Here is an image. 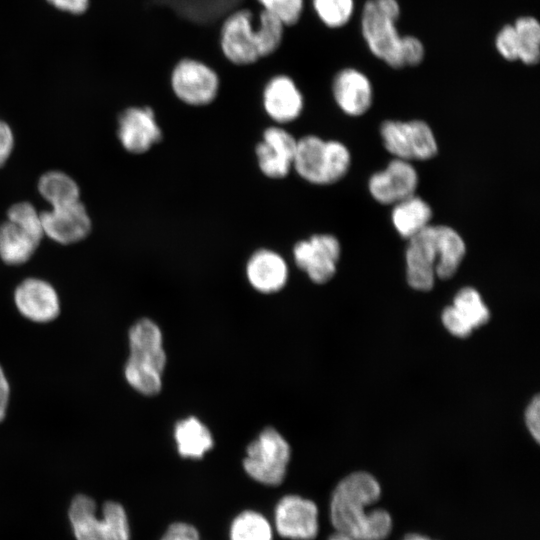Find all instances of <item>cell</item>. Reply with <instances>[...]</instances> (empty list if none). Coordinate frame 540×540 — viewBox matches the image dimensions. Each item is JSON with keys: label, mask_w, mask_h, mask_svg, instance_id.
<instances>
[{"label": "cell", "mask_w": 540, "mask_h": 540, "mask_svg": "<svg viewBox=\"0 0 540 540\" xmlns=\"http://www.w3.org/2000/svg\"><path fill=\"white\" fill-rule=\"evenodd\" d=\"M377 480L366 472H354L335 487L330 502V520L336 532L353 540H384L392 530L390 514L371 509L380 498Z\"/></svg>", "instance_id": "6da1fadb"}, {"label": "cell", "mask_w": 540, "mask_h": 540, "mask_svg": "<svg viewBox=\"0 0 540 540\" xmlns=\"http://www.w3.org/2000/svg\"><path fill=\"white\" fill-rule=\"evenodd\" d=\"M466 254L461 235L447 225H429L408 239L405 251L406 278L413 289L429 291L436 277L454 276Z\"/></svg>", "instance_id": "7a4b0ae2"}, {"label": "cell", "mask_w": 540, "mask_h": 540, "mask_svg": "<svg viewBox=\"0 0 540 540\" xmlns=\"http://www.w3.org/2000/svg\"><path fill=\"white\" fill-rule=\"evenodd\" d=\"M128 338L130 356L124 368L125 378L137 392L156 395L161 390L166 363L161 330L144 318L130 328Z\"/></svg>", "instance_id": "3957f363"}, {"label": "cell", "mask_w": 540, "mask_h": 540, "mask_svg": "<svg viewBox=\"0 0 540 540\" xmlns=\"http://www.w3.org/2000/svg\"><path fill=\"white\" fill-rule=\"evenodd\" d=\"M350 164V152L340 141L323 140L315 135L297 140L292 168L309 183H336L347 174Z\"/></svg>", "instance_id": "277c9868"}, {"label": "cell", "mask_w": 540, "mask_h": 540, "mask_svg": "<svg viewBox=\"0 0 540 540\" xmlns=\"http://www.w3.org/2000/svg\"><path fill=\"white\" fill-rule=\"evenodd\" d=\"M95 501L86 495H76L68 516L76 540H130L128 517L123 506L105 502L102 516L96 515Z\"/></svg>", "instance_id": "5b68a950"}, {"label": "cell", "mask_w": 540, "mask_h": 540, "mask_svg": "<svg viewBox=\"0 0 540 540\" xmlns=\"http://www.w3.org/2000/svg\"><path fill=\"white\" fill-rule=\"evenodd\" d=\"M290 455V446L284 437L267 427L248 445L243 467L257 482L277 486L285 478Z\"/></svg>", "instance_id": "8992f818"}, {"label": "cell", "mask_w": 540, "mask_h": 540, "mask_svg": "<svg viewBox=\"0 0 540 540\" xmlns=\"http://www.w3.org/2000/svg\"><path fill=\"white\" fill-rule=\"evenodd\" d=\"M380 134L385 149L394 158L425 161L438 152L435 135L423 120H386L381 124Z\"/></svg>", "instance_id": "52a82bcc"}, {"label": "cell", "mask_w": 540, "mask_h": 540, "mask_svg": "<svg viewBox=\"0 0 540 540\" xmlns=\"http://www.w3.org/2000/svg\"><path fill=\"white\" fill-rule=\"evenodd\" d=\"M170 84L174 95L191 106H205L218 96L220 78L205 62L195 58H182L174 65Z\"/></svg>", "instance_id": "ba28073f"}, {"label": "cell", "mask_w": 540, "mask_h": 540, "mask_svg": "<svg viewBox=\"0 0 540 540\" xmlns=\"http://www.w3.org/2000/svg\"><path fill=\"white\" fill-rule=\"evenodd\" d=\"M397 20L382 12L374 0H367L361 13V32L371 51L378 59L394 69L403 68L401 43Z\"/></svg>", "instance_id": "9c48e42d"}, {"label": "cell", "mask_w": 540, "mask_h": 540, "mask_svg": "<svg viewBox=\"0 0 540 540\" xmlns=\"http://www.w3.org/2000/svg\"><path fill=\"white\" fill-rule=\"evenodd\" d=\"M219 45L231 64L245 66L261 59L257 27L251 11L239 9L225 18L219 32Z\"/></svg>", "instance_id": "30bf717a"}, {"label": "cell", "mask_w": 540, "mask_h": 540, "mask_svg": "<svg viewBox=\"0 0 540 540\" xmlns=\"http://www.w3.org/2000/svg\"><path fill=\"white\" fill-rule=\"evenodd\" d=\"M341 256L339 240L331 234H315L294 245L295 264L310 280L324 284L332 279Z\"/></svg>", "instance_id": "8fae6325"}, {"label": "cell", "mask_w": 540, "mask_h": 540, "mask_svg": "<svg viewBox=\"0 0 540 540\" xmlns=\"http://www.w3.org/2000/svg\"><path fill=\"white\" fill-rule=\"evenodd\" d=\"M418 183V173L412 163L394 158L384 170L371 175L368 189L380 204L394 205L415 195Z\"/></svg>", "instance_id": "7c38bea8"}, {"label": "cell", "mask_w": 540, "mask_h": 540, "mask_svg": "<svg viewBox=\"0 0 540 540\" xmlns=\"http://www.w3.org/2000/svg\"><path fill=\"white\" fill-rule=\"evenodd\" d=\"M275 527L281 537L291 540H313L318 534L316 504L298 495H286L275 508Z\"/></svg>", "instance_id": "4fadbf2b"}, {"label": "cell", "mask_w": 540, "mask_h": 540, "mask_svg": "<svg viewBox=\"0 0 540 540\" xmlns=\"http://www.w3.org/2000/svg\"><path fill=\"white\" fill-rule=\"evenodd\" d=\"M40 218L44 235L62 245L84 240L92 229L91 219L80 200L52 207L49 211L41 212Z\"/></svg>", "instance_id": "5bb4252c"}, {"label": "cell", "mask_w": 540, "mask_h": 540, "mask_svg": "<svg viewBox=\"0 0 540 540\" xmlns=\"http://www.w3.org/2000/svg\"><path fill=\"white\" fill-rule=\"evenodd\" d=\"M118 139L123 148L133 154L147 152L162 139L154 111L148 107H129L118 118Z\"/></svg>", "instance_id": "9a60e30c"}, {"label": "cell", "mask_w": 540, "mask_h": 540, "mask_svg": "<svg viewBox=\"0 0 540 540\" xmlns=\"http://www.w3.org/2000/svg\"><path fill=\"white\" fill-rule=\"evenodd\" d=\"M297 139L279 126L268 127L255 154L261 172L273 179L284 178L292 168Z\"/></svg>", "instance_id": "2e32d148"}, {"label": "cell", "mask_w": 540, "mask_h": 540, "mask_svg": "<svg viewBox=\"0 0 540 540\" xmlns=\"http://www.w3.org/2000/svg\"><path fill=\"white\" fill-rule=\"evenodd\" d=\"M18 311L27 319L45 323L60 313V300L54 287L39 278L23 280L14 291Z\"/></svg>", "instance_id": "e0dca14e"}, {"label": "cell", "mask_w": 540, "mask_h": 540, "mask_svg": "<svg viewBox=\"0 0 540 540\" xmlns=\"http://www.w3.org/2000/svg\"><path fill=\"white\" fill-rule=\"evenodd\" d=\"M490 313L478 291L464 287L458 291L453 304L444 309L442 322L454 336L467 337L472 330L484 325Z\"/></svg>", "instance_id": "ac0fdd59"}, {"label": "cell", "mask_w": 540, "mask_h": 540, "mask_svg": "<svg viewBox=\"0 0 540 540\" xmlns=\"http://www.w3.org/2000/svg\"><path fill=\"white\" fill-rule=\"evenodd\" d=\"M332 93L338 107L353 117L365 114L373 102L371 81L356 68L347 67L337 72L332 82Z\"/></svg>", "instance_id": "d6986e66"}, {"label": "cell", "mask_w": 540, "mask_h": 540, "mask_svg": "<svg viewBox=\"0 0 540 540\" xmlns=\"http://www.w3.org/2000/svg\"><path fill=\"white\" fill-rule=\"evenodd\" d=\"M263 107L276 123L285 124L297 119L304 106V99L295 81L285 74L275 75L266 83Z\"/></svg>", "instance_id": "ffe728a7"}, {"label": "cell", "mask_w": 540, "mask_h": 540, "mask_svg": "<svg viewBox=\"0 0 540 540\" xmlns=\"http://www.w3.org/2000/svg\"><path fill=\"white\" fill-rule=\"evenodd\" d=\"M246 275L254 289L270 294L281 290L288 279V266L284 258L270 249L254 252L246 265Z\"/></svg>", "instance_id": "44dd1931"}, {"label": "cell", "mask_w": 540, "mask_h": 540, "mask_svg": "<svg viewBox=\"0 0 540 540\" xmlns=\"http://www.w3.org/2000/svg\"><path fill=\"white\" fill-rule=\"evenodd\" d=\"M432 215L430 205L415 194L393 205L391 220L398 234L410 239L430 225Z\"/></svg>", "instance_id": "7402d4cb"}, {"label": "cell", "mask_w": 540, "mask_h": 540, "mask_svg": "<svg viewBox=\"0 0 540 540\" xmlns=\"http://www.w3.org/2000/svg\"><path fill=\"white\" fill-rule=\"evenodd\" d=\"M40 241L6 220L0 224V258L8 265H22L35 253Z\"/></svg>", "instance_id": "603a6c76"}, {"label": "cell", "mask_w": 540, "mask_h": 540, "mask_svg": "<svg viewBox=\"0 0 540 540\" xmlns=\"http://www.w3.org/2000/svg\"><path fill=\"white\" fill-rule=\"evenodd\" d=\"M174 437L182 457L198 459L213 447L209 429L195 417L179 421L175 426Z\"/></svg>", "instance_id": "cb8c5ba5"}, {"label": "cell", "mask_w": 540, "mask_h": 540, "mask_svg": "<svg viewBox=\"0 0 540 540\" xmlns=\"http://www.w3.org/2000/svg\"><path fill=\"white\" fill-rule=\"evenodd\" d=\"M40 195L51 207L62 206L80 200V188L76 181L62 171L44 173L37 184Z\"/></svg>", "instance_id": "d4e9b609"}, {"label": "cell", "mask_w": 540, "mask_h": 540, "mask_svg": "<svg viewBox=\"0 0 540 540\" xmlns=\"http://www.w3.org/2000/svg\"><path fill=\"white\" fill-rule=\"evenodd\" d=\"M518 42V60L535 65L540 58V24L532 16L519 17L513 24Z\"/></svg>", "instance_id": "484cf974"}, {"label": "cell", "mask_w": 540, "mask_h": 540, "mask_svg": "<svg viewBox=\"0 0 540 540\" xmlns=\"http://www.w3.org/2000/svg\"><path fill=\"white\" fill-rule=\"evenodd\" d=\"M272 537L270 523L255 511L240 513L230 527V540H272Z\"/></svg>", "instance_id": "4316f807"}, {"label": "cell", "mask_w": 540, "mask_h": 540, "mask_svg": "<svg viewBox=\"0 0 540 540\" xmlns=\"http://www.w3.org/2000/svg\"><path fill=\"white\" fill-rule=\"evenodd\" d=\"M256 27L261 58L271 56L281 46L286 27L278 18L265 10L259 13Z\"/></svg>", "instance_id": "83f0119b"}, {"label": "cell", "mask_w": 540, "mask_h": 540, "mask_svg": "<svg viewBox=\"0 0 540 540\" xmlns=\"http://www.w3.org/2000/svg\"><path fill=\"white\" fill-rule=\"evenodd\" d=\"M312 5L320 21L331 29L345 26L355 8L354 0H312Z\"/></svg>", "instance_id": "f1b7e54d"}, {"label": "cell", "mask_w": 540, "mask_h": 540, "mask_svg": "<svg viewBox=\"0 0 540 540\" xmlns=\"http://www.w3.org/2000/svg\"><path fill=\"white\" fill-rule=\"evenodd\" d=\"M7 220L18 225L41 242L44 232L40 213L27 201L13 204L7 211Z\"/></svg>", "instance_id": "f546056e"}, {"label": "cell", "mask_w": 540, "mask_h": 540, "mask_svg": "<svg viewBox=\"0 0 540 540\" xmlns=\"http://www.w3.org/2000/svg\"><path fill=\"white\" fill-rule=\"evenodd\" d=\"M262 10L278 18L285 27L296 25L303 13L304 0H257Z\"/></svg>", "instance_id": "4dcf8cb0"}, {"label": "cell", "mask_w": 540, "mask_h": 540, "mask_svg": "<svg viewBox=\"0 0 540 540\" xmlns=\"http://www.w3.org/2000/svg\"><path fill=\"white\" fill-rule=\"evenodd\" d=\"M495 46L505 60H518V42L513 24H506L499 30L495 38Z\"/></svg>", "instance_id": "1f68e13d"}, {"label": "cell", "mask_w": 540, "mask_h": 540, "mask_svg": "<svg viewBox=\"0 0 540 540\" xmlns=\"http://www.w3.org/2000/svg\"><path fill=\"white\" fill-rule=\"evenodd\" d=\"M401 54L403 65L417 66L425 56V49L422 41L412 35L402 36Z\"/></svg>", "instance_id": "d6a6232c"}, {"label": "cell", "mask_w": 540, "mask_h": 540, "mask_svg": "<svg viewBox=\"0 0 540 540\" xmlns=\"http://www.w3.org/2000/svg\"><path fill=\"white\" fill-rule=\"evenodd\" d=\"M160 540H200L197 529L184 522L171 524Z\"/></svg>", "instance_id": "836d02e7"}, {"label": "cell", "mask_w": 540, "mask_h": 540, "mask_svg": "<svg viewBox=\"0 0 540 540\" xmlns=\"http://www.w3.org/2000/svg\"><path fill=\"white\" fill-rule=\"evenodd\" d=\"M525 422L529 432L538 442L540 439V400L538 396L528 405L525 411Z\"/></svg>", "instance_id": "e575fe53"}, {"label": "cell", "mask_w": 540, "mask_h": 540, "mask_svg": "<svg viewBox=\"0 0 540 540\" xmlns=\"http://www.w3.org/2000/svg\"><path fill=\"white\" fill-rule=\"evenodd\" d=\"M14 147V135L10 126L0 120V167H2L10 157Z\"/></svg>", "instance_id": "d590c367"}, {"label": "cell", "mask_w": 540, "mask_h": 540, "mask_svg": "<svg viewBox=\"0 0 540 540\" xmlns=\"http://www.w3.org/2000/svg\"><path fill=\"white\" fill-rule=\"evenodd\" d=\"M10 397V386L5 373L0 366V422L5 418Z\"/></svg>", "instance_id": "8d00e7d4"}, {"label": "cell", "mask_w": 540, "mask_h": 540, "mask_svg": "<svg viewBox=\"0 0 540 540\" xmlns=\"http://www.w3.org/2000/svg\"><path fill=\"white\" fill-rule=\"evenodd\" d=\"M55 7L72 13H81L87 8L88 0H48Z\"/></svg>", "instance_id": "74e56055"}, {"label": "cell", "mask_w": 540, "mask_h": 540, "mask_svg": "<svg viewBox=\"0 0 540 540\" xmlns=\"http://www.w3.org/2000/svg\"><path fill=\"white\" fill-rule=\"evenodd\" d=\"M377 7L388 16L399 19L400 5L397 0H374Z\"/></svg>", "instance_id": "f35d334b"}, {"label": "cell", "mask_w": 540, "mask_h": 540, "mask_svg": "<svg viewBox=\"0 0 540 540\" xmlns=\"http://www.w3.org/2000/svg\"><path fill=\"white\" fill-rule=\"evenodd\" d=\"M403 540H432L424 535H420V534H415V533H411V534H408L406 535Z\"/></svg>", "instance_id": "ab89813d"}, {"label": "cell", "mask_w": 540, "mask_h": 540, "mask_svg": "<svg viewBox=\"0 0 540 540\" xmlns=\"http://www.w3.org/2000/svg\"><path fill=\"white\" fill-rule=\"evenodd\" d=\"M328 540H353L352 538L342 534V533H339V532H336L332 535H330V537L328 538Z\"/></svg>", "instance_id": "60d3db41"}]
</instances>
